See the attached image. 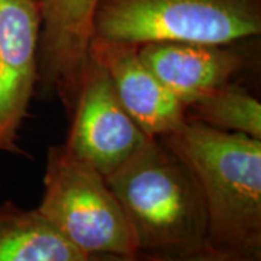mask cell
Wrapping results in <instances>:
<instances>
[{
  "mask_svg": "<svg viewBox=\"0 0 261 261\" xmlns=\"http://www.w3.org/2000/svg\"><path fill=\"white\" fill-rule=\"evenodd\" d=\"M189 119L261 140V103L247 89L226 83L186 108Z\"/></svg>",
  "mask_w": 261,
  "mask_h": 261,
  "instance_id": "obj_11",
  "label": "cell"
},
{
  "mask_svg": "<svg viewBox=\"0 0 261 261\" xmlns=\"http://www.w3.org/2000/svg\"><path fill=\"white\" fill-rule=\"evenodd\" d=\"M39 84L56 94L70 115L89 64L94 12L99 0H39Z\"/></svg>",
  "mask_w": 261,
  "mask_h": 261,
  "instance_id": "obj_7",
  "label": "cell"
},
{
  "mask_svg": "<svg viewBox=\"0 0 261 261\" xmlns=\"http://www.w3.org/2000/svg\"><path fill=\"white\" fill-rule=\"evenodd\" d=\"M39 0H0V157L27 155L19 130L39 83Z\"/></svg>",
  "mask_w": 261,
  "mask_h": 261,
  "instance_id": "obj_6",
  "label": "cell"
},
{
  "mask_svg": "<svg viewBox=\"0 0 261 261\" xmlns=\"http://www.w3.org/2000/svg\"><path fill=\"white\" fill-rule=\"evenodd\" d=\"M42 181L37 211L79 251L129 257L140 252L129 219L106 177L64 144L48 148Z\"/></svg>",
  "mask_w": 261,
  "mask_h": 261,
  "instance_id": "obj_3",
  "label": "cell"
},
{
  "mask_svg": "<svg viewBox=\"0 0 261 261\" xmlns=\"http://www.w3.org/2000/svg\"><path fill=\"white\" fill-rule=\"evenodd\" d=\"M64 145L105 177L126 164L151 138L122 106L102 67L89 58Z\"/></svg>",
  "mask_w": 261,
  "mask_h": 261,
  "instance_id": "obj_5",
  "label": "cell"
},
{
  "mask_svg": "<svg viewBox=\"0 0 261 261\" xmlns=\"http://www.w3.org/2000/svg\"><path fill=\"white\" fill-rule=\"evenodd\" d=\"M129 219L140 251L186 255L207 244L203 193L186 163L151 140L106 177Z\"/></svg>",
  "mask_w": 261,
  "mask_h": 261,
  "instance_id": "obj_2",
  "label": "cell"
},
{
  "mask_svg": "<svg viewBox=\"0 0 261 261\" xmlns=\"http://www.w3.org/2000/svg\"><path fill=\"white\" fill-rule=\"evenodd\" d=\"M82 261H138L137 255H119V254H87Z\"/></svg>",
  "mask_w": 261,
  "mask_h": 261,
  "instance_id": "obj_13",
  "label": "cell"
},
{
  "mask_svg": "<svg viewBox=\"0 0 261 261\" xmlns=\"http://www.w3.org/2000/svg\"><path fill=\"white\" fill-rule=\"evenodd\" d=\"M232 45L157 41L140 45L138 53L144 64L187 108L243 71L247 60Z\"/></svg>",
  "mask_w": 261,
  "mask_h": 261,
  "instance_id": "obj_9",
  "label": "cell"
},
{
  "mask_svg": "<svg viewBox=\"0 0 261 261\" xmlns=\"http://www.w3.org/2000/svg\"><path fill=\"white\" fill-rule=\"evenodd\" d=\"M160 140L186 163L200 186L207 243L261 254V140L189 118Z\"/></svg>",
  "mask_w": 261,
  "mask_h": 261,
  "instance_id": "obj_1",
  "label": "cell"
},
{
  "mask_svg": "<svg viewBox=\"0 0 261 261\" xmlns=\"http://www.w3.org/2000/svg\"><path fill=\"white\" fill-rule=\"evenodd\" d=\"M261 32V0H99L93 37L235 44Z\"/></svg>",
  "mask_w": 261,
  "mask_h": 261,
  "instance_id": "obj_4",
  "label": "cell"
},
{
  "mask_svg": "<svg viewBox=\"0 0 261 261\" xmlns=\"http://www.w3.org/2000/svg\"><path fill=\"white\" fill-rule=\"evenodd\" d=\"M83 252L68 243L37 209L12 200L0 203V261H82Z\"/></svg>",
  "mask_w": 261,
  "mask_h": 261,
  "instance_id": "obj_10",
  "label": "cell"
},
{
  "mask_svg": "<svg viewBox=\"0 0 261 261\" xmlns=\"http://www.w3.org/2000/svg\"><path fill=\"white\" fill-rule=\"evenodd\" d=\"M137 258L138 261H261V254L218 248L207 243L200 250L186 255H163L140 251Z\"/></svg>",
  "mask_w": 261,
  "mask_h": 261,
  "instance_id": "obj_12",
  "label": "cell"
},
{
  "mask_svg": "<svg viewBox=\"0 0 261 261\" xmlns=\"http://www.w3.org/2000/svg\"><path fill=\"white\" fill-rule=\"evenodd\" d=\"M89 58L106 71L121 105L149 137H164L187 121L185 105L144 64L138 45L92 37Z\"/></svg>",
  "mask_w": 261,
  "mask_h": 261,
  "instance_id": "obj_8",
  "label": "cell"
}]
</instances>
